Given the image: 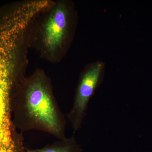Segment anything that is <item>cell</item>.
<instances>
[{"instance_id": "6da1fadb", "label": "cell", "mask_w": 152, "mask_h": 152, "mask_svg": "<svg viewBox=\"0 0 152 152\" xmlns=\"http://www.w3.org/2000/svg\"><path fill=\"white\" fill-rule=\"evenodd\" d=\"M29 114L53 132L59 134L61 128L50 95L40 80L29 85L26 96Z\"/></svg>"}, {"instance_id": "7a4b0ae2", "label": "cell", "mask_w": 152, "mask_h": 152, "mask_svg": "<svg viewBox=\"0 0 152 152\" xmlns=\"http://www.w3.org/2000/svg\"><path fill=\"white\" fill-rule=\"evenodd\" d=\"M13 68L0 59V152H24L14 137L10 116L9 94Z\"/></svg>"}, {"instance_id": "3957f363", "label": "cell", "mask_w": 152, "mask_h": 152, "mask_svg": "<svg viewBox=\"0 0 152 152\" xmlns=\"http://www.w3.org/2000/svg\"><path fill=\"white\" fill-rule=\"evenodd\" d=\"M103 69L102 63H95L82 77L74 106L70 113V118L75 129L80 127L89 102L102 81Z\"/></svg>"}, {"instance_id": "277c9868", "label": "cell", "mask_w": 152, "mask_h": 152, "mask_svg": "<svg viewBox=\"0 0 152 152\" xmlns=\"http://www.w3.org/2000/svg\"><path fill=\"white\" fill-rule=\"evenodd\" d=\"M68 27V10L64 5L52 12L45 25L44 42L48 50L53 53L64 42Z\"/></svg>"}, {"instance_id": "5b68a950", "label": "cell", "mask_w": 152, "mask_h": 152, "mask_svg": "<svg viewBox=\"0 0 152 152\" xmlns=\"http://www.w3.org/2000/svg\"><path fill=\"white\" fill-rule=\"evenodd\" d=\"M26 152H82L81 149L72 140L63 144L46 147L41 149L29 150Z\"/></svg>"}]
</instances>
